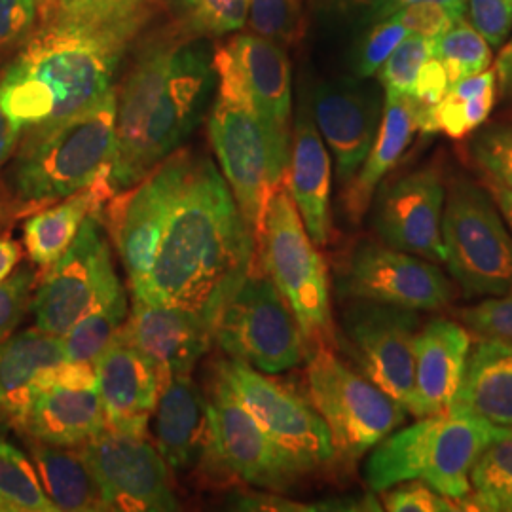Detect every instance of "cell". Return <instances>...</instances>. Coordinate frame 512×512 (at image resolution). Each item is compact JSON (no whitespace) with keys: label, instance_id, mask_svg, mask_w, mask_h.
<instances>
[{"label":"cell","instance_id":"cell-18","mask_svg":"<svg viewBox=\"0 0 512 512\" xmlns=\"http://www.w3.org/2000/svg\"><path fill=\"white\" fill-rule=\"evenodd\" d=\"M444 200L446 188L437 167L412 171L382 190L374 209V230L387 247L446 262Z\"/></svg>","mask_w":512,"mask_h":512},{"label":"cell","instance_id":"cell-24","mask_svg":"<svg viewBox=\"0 0 512 512\" xmlns=\"http://www.w3.org/2000/svg\"><path fill=\"white\" fill-rule=\"evenodd\" d=\"M311 241L325 247L332 238V165L308 105H302L291 133V156L283 177Z\"/></svg>","mask_w":512,"mask_h":512},{"label":"cell","instance_id":"cell-39","mask_svg":"<svg viewBox=\"0 0 512 512\" xmlns=\"http://www.w3.org/2000/svg\"><path fill=\"white\" fill-rule=\"evenodd\" d=\"M448 90H450V80L444 65L437 57L427 59L414 80L412 90L406 95L418 131L425 135L439 131L435 122V109L439 107L440 101L444 99Z\"/></svg>","mask_w":512,"mask_h":512},{"label":"cell","instance_id":"cell-38","mask_svg":"<svg viewBox=\"0 0 512 512\" xmlns=\"http://www.w3.org/2000/svg\"><path fill=\"white\" fill-rule=\"evenodd\" d=\"M247 19L255 35L279 46L294 44L302 35V10L298 0H251Z\"/></svg>","mask_w":512,"mask_h":512},{"label":"cell","instance_id":"cell-40","mask_svg":"<svg viewBox=\"0 0 512 512\" xmlns=\"http://www.w3.org/2000/svg\"><path fill=\"white\" fill-rule=\"evenodd\" d=\"M469 482L476 495L512 494V433L492 442L476 458Z\"/></svg>","mask_w":512,"mask_h":512},{"label":"cell","instance_id":"cell-25","mask_svg":"<svg viewBox=\"0 0 512 512\" xmlns=\"http://www.w3.org/2000/svg\"><path fill=\"white\" fill-rule=\"evenodd\" d=\"M471 334L452 319H433L416 336L414 385L416 418L437 416L450 410L463 380Z\"/></svg>","mask_w":512,"mask_h":512},{"label":"cell","instance_id":"cell-27","mask_svg":"<svg viewBox=\"0 0 512 512\" xmlns=\"http://www.w3.org/2000/svg\"><path fill=\"white\" fill-rule=\"evenodd\" d=\"M18 427L38 442L78 448L107 425L97 389L57 385L38 393Z\"/></svg>","mask_w":512,"mask_h":512},{"label":"cell","instance_id":"cell-21","mask_svg":"<svg viewBox=\"0 0 512 512\" xmlns=\"http://www.w3.org/2000/svg\"><path fill=\"white\" fill-rule=\"evenodd\" d=\"M158 450L173 473L203 469L217 478L209 401L190 374H177L160 385L154 410Z\"/></svg>","mask_w":512,"mask_h":512},{"label":"cell","instance_id":"cell-59","mask_svg":"<svg viewBox=\"0 0 512 512\" xmlns=\"http://www.w3.org/2000/svg\"><path fill=\"white\" fill-rule=\"evenodd\" d=\"M0 512H8V507L2 501H0Z\"/></svg>","mask_w":512,"mask_h":512},{"label":"cell","instance_id":"cell-58","mask_svg":"<svg viewBox=\"0 0 512 512\" xmlns=\"http://www.w3.org/2000/svg\"><path fill=\"white\" fill-rule=\"evenodd\" d=\"M6 435V421H4V414L0 412V440H4Z\"/></svg>","mask_w":512,"mask_h":512},{"label":"cell","instance_id":"cell-7","mask_svg":"<svg viewBox=\"0 0 512 512\" xmlns=\"http://www.w3.org/2000/svg\"><path fill=\"white\" fill-rule=\"evenodd\" d=\"M306 380L310 403L329 427L336 458H363L406 420L403 404L346 365L329 346L310 349Z\"/></svg>","mask_w":512,"mask_h":512},{"label":"cell","instance_id":"cell-2","mask_svg":"<svg viewBox=\"0 0 512 512\" xmlns=\"http://www.w3.org/2000/svg\"><path fill=\"white\" fill-rule=\"evenodd\" d=\"M143 21L54 19L2 74V107L25 135L54 128L92 109L114 90V73Z\"/></svg>","mask_w":512,"mask_h":512},{"label":"cell","instance_id":"cell-16","mask_svg":"<svg viewBox=\"0 0 512 512\" xmlns=\"http://www.w3.org/2000/svg\"><path fill=\"white\" fill-rule=\"evenodd\" d=\"M215 82L213 52L205 42L177 46L171 57L164 90L148 118L143 135L137 158L139 181L179 150L184 139L198 128Z\"/></svg>","mask_w":512,"mask_h":512},{"label":"cell","instance_id":"cell-12","mask_svg":"<svg viewBox=\"0 0 512 512\" xmlns=\"http://www.w3.org/2000/svg\"><path fill=\"white\" fill-rule=\"evenodd\" d=\"M194 158L190 150H175L107 205L110 234L126 268L131 291L150 272L167 222L183 196Z\"/></svg>","mask_w":512,"mask_h":512},{"label":"cell","instance_id":"cell-4","mask_svg":"<svg viewBox=\"0 0 512 512\" xmlns=\"http://www.w3.org/2000/svg\"><path fill=\"white\" fill-rule=\"evenodd\" d=\"M219 80L209 114V139L249 228L258 234L268 198L283 183L291 145L279 141L256 110L255 101L226 46L213 52Z\"/></svg>","mask_w":512,"mask_h":512},{"label":"cell","instance_id":"cell-22","mask_svg":"<svg viewBox=\"0 0 512 512\" xmlns=\"http://www.w3.org/2000/svg\"><path fill=\"white\" fill-rule=\"evenodd\" d=\"M177 44L160 42L148 48L116 92V148L110 164V184L116 194L139 183L137 158L148 118L164 90Z\"/></svg>","mask_w":512,"mask_h":512},{"label":"cell","instance_id":"cell-55","mask_svg":"<svg viewBox=\"0 0 512 512\" xmlns=\"http://www.w3.org/2000/svg\"><path fill=\"white\" fill-rule=\"evenodd\" d=\"M410 2H416V0H387V4H385L384 8L372 18L370 23H374V21H382V19H387L391 14H395L397 10H401L403 6L406 4H410ZM440 4H444L450 12H454L458 18H463V14H465V6H467V0H437Z\"/></svg>","mask_w":512,"mask_h":512},{"label":"cell","instance_id":"cell-30","mask_svg":"<svg viewBox=\"0 0 512 512\" xmlns=\"http://www.w3.org/2000/svg\"><path fill=\"white\" fill-rule=\"evenodd\" d=\"M67 361L63 338L27 329L0 342V412L18 425L38 393L40 376Z\"/></svg>","mask_w":512,"mask_h":512},{"label":"cell","instance_id":"cell-19","mask_svg":"<svg viewBox=\"0 0 512 512\" xmlns=\"http://www.w3.org/2000/svg\"><path fill=\"white\" fill-rule=\"evenodd\" d=\"M382 112L380 92L357 76L327 80L313 90V120L334 156L342 188L355 177L374 145Z\"/></svg>","mask_w":512,"mask_h":512},{"label":"cell","instance_id":"cell-3","mask_svg":"<svg viewBox=\"0 0 512 512\" xmlns=\"http://www.w3.org/2000/svg\"><path fill=\"white\" fill-rule=\"evenodd\" d=\"M512 433L492 421L459 410L395 429L372 448L366 459V486L385 492L401 482L421 480L450 499L471 494L469 473L476 458L495 440Z\"/></svg>","mask_w":512,"mask_h":512},{"label":"cell","instance_id":"cell-45","mask_svg":"<svg viewBox=\"0 0 512 512\" xmlns=\"http://www.w3.org/2000/svg\"><path fill=\"white\" fill-rule=\"evenodd\" d=\"M251 0H183L190 21L209 35H226L245 27Z\"/></svg>","mask_w":512,"mask_h":512},{"label":"cell","instance_id":"cell-8","mask_svg":"<svg viewBox=\"0 0 512 512\" xmlns=\"http://www.w3.org/2000/svg\"><path fill=\"white\" fill-rule=\"evenodd\" d=\"M442 239L450 274L467 298L512 296V234L486 188L463 179L450 186Z\"/></svg>","mask_w":512,"mask_h":512},{"label":"cell","instance_id":"cell-37","mask_svg":"<svg viewBox=\"0 0 512 512\" xmlns=\"http://www.w3.org/2000/svg\"><path fill=\"white\" fill-rule=\"evenodd\" d=\"M433 42L420 35L404 38L376 73L384 95L406 97L410 93L423 63L433 57Z\"/></svg>","mask_w":512,"mask_h":512},{"label":"cell","instance_id":"cell-5","mask_svg":"<svg viewBox=\"0 0 512 512\" xmlns=\"http://www.w3.org/2000/svg\"><path fill=\"white\" fill-rule=\"evenodd\" d=\"M116 148V90L54 128L25 135L12 167L18 215L61 202L110 169Z\"/></svg>","mask_w":512,"mask_h":512},{"label":"cell","instance_id":"cell-56","mask_svg":"<svg viewBox=\"0 0 512 512\" xmlns=\"http://www.w3.org/2000/svg\"><path fill=\"white\" fill-rule=\"evenodd\" d=\"M334 2L342 12L361 14L368 23L387 4V0H334Z\"/></svg>","mask_w":512,"mask_h":512},{"label":"cell","instance_id":"cell-29","mask_svg":"<svg viewBox=\"0 0 512 512\" xmlns=\"http://www.w3.org/2000/svg\"><path fill=\"white\" fill-rule=\"evenodd\" d=\"M109 175L110 169H107L84 190L29 215L23 226V239L27 255L35 266L42 270L54 266L71 247L84 220L105 211L116 196Z\"/></svg>","mask_w":512,"mask_h":512},{"label":"cell","instance_id":"cell-26","mask_svg":"<svg viewBox=\"0 0 512 512\" xmlns=\"http://www.w3.org/2000/svg\"><path fill=\"white\" fill-rule=\"evenodd\" d=\"M226 50L232 55L266 126L279 141L291 145L293 86L287 52L255 33L230 40Z\"/></svg>","mask_w":512,"mask_h":512},{"label":"cell","instance_id":"cell-31","mask_svg":"<svg viewBox=\"0 0 512 512\" xmlns=\"http://www.w3.org/2000/svg\"><path fill=\"white\" fill-rule=\"evenodd\" d=\"M418 131L406 97L384 95V112L378 135L355 177L344 186V209L351 222L365 217L385 175L399 164Z\"/></svg>","mask_w":512,"mask_h":512},{"label":"cell","instance_id":"cell-10","mask_svg":"<svg viewBox=\"0 0 512 512\" xmlns=\"http://www.w3.org/2000/svg\"><path fill=\"white\" fill-rule=\"evenodd\" d=\"M336 344L349 361L389 397L416 416L414 346L418 311L372 300H346Z\"/></svg>","mask_w":512,"mask_h":512},{"label":"cell","instance_id":"cell-1","mask_svg":"<svg viewBox=\"0 0 512 512\" xmlns=\"http://www.w3.org/2000/svg\"><path fill=\"white\" fill-rule=\"evenodd\" d=\"M255 256V232L230 186L215 164L200 156L194 158L150 272L131 296L196 311L215 329Z\"/></svg>","mask_w":512,"mask_h":512},{"label":"cell","instance_id":"cell-49","mask_svg":"<svg viewBox=\"0 0 512 512\" xmlns=\"http://www.w3.org/2000/svg\"><path fill=\"white\" fill-rule=\"evenodd\" d=\"M469 23L494 48L503 46L512 29V0H467Z\"/></svg>","mask_w":512,"mask_h":512},{"label":"cell","instance_id":"cell-14","mask_svg":"<svg viewBox=\"0 0 512 512\" xmlns=\"http://www.w3.org/2000/svg\"><path fill=\"white\" fill-rule=\"evenodd\" d=\"M342 300H372L406 310L435 311L450 304L454 289L439 268L376 241H359L338 268Z\"/></svg>","mask_w":512,"mask_h":512},{"label":"cell","instance_id":"cell-41","mask_svg":"<svg viewBox=\"0 0 512 512\" xmlns=\"http://www.w3.org/2000/svg\"><path fill=\"white\" fill-rule=\"evenodd\" d=\"M408 29L395 18L374 21L372 29L366 33L359 48L353 55V71L357 78H370L378 73L387 57L408 37Z\"/></svg>","mask_w":512,"mask_h":512},{"label":"cell","instance_id":"cell-36","mask_svg":"<svg viewBox=\"0 0 512 512\" xmlns=\"http://www.w3.org/2000/svg\"><path fill=\"white\" fill-rule=\"evenodd\" d=\"M433 57L444 65L450 86L492 67V46L465 18L433 42Z\"/></svg>","mask_w":512,"mask_h":512},{"label":"cell","instance_id":"cell-32","mask_svg":"<svg viewBox=\"0 0 512 512\" xmlns=\"http://www.w3.org/2000/svg\"><path fill=\"white\" fill-rule=\"evenodd\" d=\"M31 456L44 492L57 511L105 512L109 505L80 448L31 439Z\"/></svg>","mask_w":512,"mask_h":512},{"label":"cell","instance_id":"cell-33","mask_svg":"<svg viewBox=\"0 0 512 512\" xmlns=\"http://www.w3.org/2000/svg\"><path fill=\"white\" fill-rule=\"evenodd\" d=\"M495 69L471 74L450 86L435 109L437 129L452 139H463L480 128L495 105Z\"/></svg>","mask_w":512,"mask_h":512},{"label":"cell","instance_id":"cell-34","mask_svg":"<svg viewBox=\"0 0 512 512\" xmlns=\"http://www.w3.org/2000/svg\"><path fill=\"white\" fill-rule=\"evenodd\" d=\"M128 315L129 300L126 289L110 298L109 302L86 313L61 336L67 361L93 365L118 336Z\"/></svg>","mask_w":512,"mask_h":512},{"label":"cell","instance_id":"cell-35","mask_svg":"<svg viewBox=\"0 0 512 512\" xmlns=\"http://www.w3.org/2000/svg\"><path fill=\"white\" fill-rule=\"evenodd\" d=\"M0 501L8 512H57L35 463L4 440H0Z\"/></svg>","mask_w":512,"mask_h":512},{"label":"cell","instance_id":"cell-54","mask_svg":"<svg viewBox=\"0 0 512 512\" xmlns=\"http://www.w3.org/2000/svg\"><path fill=\"white\" fill-rule=\"evenodd\" d=\"M482 184H484V188L488 190V194L492 196V200H494L495 205H497V209H499V213H501V217L503 220L507 222V226H509V230H511L512 234V192L511 190H507L505 186H501L499 183H495L494 179H490V177H482Z\"/></svg>","mask_w":512,"mask_h":512},{"label":"cell","instance_id":"cell-42","mask_svg":"<svg viewBox=\"0 0 512 512\" xmlns=\"http://www.w3.org/2000/svg\"><path fill=\"white\" fill-rule=\"evenodd\" d=\"M471 156L486 177L512 192V126H492L478 133Z\"/></svg>","mask_w":512,"mask_h":512},{"label":"cell","instance_id":"cell-28","mask_svg":"<svg viewBox=\"0 0 512 512\" xmlns=\"http://www.w3.org/2000/svg\"><path fill=\"white\" fill-rule=\"evenodd\" d=\"M450 410L512 427V340L478 338Z\"/></svg>","mask_w":512,"mask_h":512},{"label":"cell","instance_id":"cell-13","mask_svg":"<svg viewBox=\"0 0 512 512\" xmlns=\"http://www.w3.org/2000/svg\"><path fill=\"white\" fill-rule=\"evenodd\" d=\"M217 372L264 433L304 473L325 467L336 459L327 423L313 404L296 395L293 389L238 359L222 361Z\"/></svg>","mask_w":512,"mask_h":512},{"label":"cell","instance_id":"cell-20","mask_svg":"<svg viewBox=\"0 0 512 512\" xmlns=\"http://www.w3.org/2000/svg\"><path fill=\"white\" fill-rule=\"evenodd\" d=\"M118 334L154 366L160 385L171 376L190 374L215 342L213 325L200 313L133 296Z\"/></svg>","mask_w":512,"mask_h":512},{"label":"cell","instance_id":"cell-52","mask_svg":"<svg viewBox=\"0 0 512 512\" xmlns=\"http://www.w3.org/2000/svg\"><path fill=\"white\" fill-rule=\"evenodd\" d=\"M21 133V128L8 116V112L0 103V167L8 162V158L18 147Z\"/></svg>","mask_w":512,"mask_h":512},{"label":"cell","instance_id":"cell-47","mask_svg":"<svg viewBox=\"0 0 512 512\" xmlns=\"http://www.w3.org/2000/svg\"><path fill=\"white\" fill-rule=\"evenodd\" d=\"M389 18H395L399 23H403L410 35H420L429 40L442 37L458 19H461L437 0L410 2Z\"/></svg>","mask_w":512,"mask_h":512},{"label":"cell","instance_id":"cell-9","mask_svg":"<svg viewBox=\"0 0 512 512\" xmlns=\"http://www.w3.org/2000/svg\"><path fill=\"white\" fill-rule=\"evenodd\" d=\"M215 342L232 359L268 376L300 365L310 351L291 306L258 253L249 274L220 313Z\"/></svg>","mask_w":512,"mask_h":512},{"label":"cell","instance_id":"cell-15","mask_svg":"<svg viewBox=\"0 0 512 512\" xmlns=\"http://www.w3.org/2000/svg\"><path fill=\"white\" fill-rule=\"evenodd\" d=\"M78 448L101 486L109 511H179L171 469L145 437L105 427Z\"/></svg>","mask_w":512,"mask_h":512},{"label":"cell","instance_id":"cell-50","mask_svg":"<svg viewBox=\"0 0 512 512\" xmlns=\"http://www.w3.org/2000/svg\"><path fill=\"white\" fill-rule=\"evenodd\" d=\"M37 0H0V48L29 35L37 21Z\"/></svg>","mask_w":512,"mask_h":512},{"label":"cell","instance_id":"cell-44","mask_svg":"<svg viewBox=\"0 0 512 512\" xmlns=\"http://www.w3.org/2000/svg\"><path fill=\"white\" fill-rule=\"evenodd\" d=\"M145 16V0H57L54 19L76 23H112Z\"/></svg>","mask_w":512,"mask_h":512},{"label":"cell","instance_id":"cell-23","mask_svg":"<svg viewBox=\"0 0 512 512\" xmlns=\"http://www.w3.org/2000/svg\"><path fill=\"white\" fill-rule=\"evenodd\" d=\"M93 366L107 429L147 437L148 421L160 395V378L154 366L120 334Z\"/></svg>","mask_w":512,"mask_h":512},{"label":"cell","instance_id":"cell-51","mask_svg":"<svg viewBox=\"0 0 512 512\" xmlns=\"http://www.w3.org/2000/svg\"><path fill=\"white\" fill-rule=\"evenodd\" d=\"M459 511L512 512V494L465 495L458 499Z\"/></svg>","mask_w":512,"mask_h":512},{"label":"cell","instance_id":"cell-11","mask_svg":"<svg viewBox=\"0 0 512 512\" xmlns=\"http://www.w3.org/2000/svg\"><path fill=\"white\" fill-rule=\"evenodd\" d=\"M124 291L118 279L103 213L84 220L63 256L46 270L31 300L40 330L63 336L86 313Z\"/></svg>","mask_w":512,"mask_h":512},{"label":"cell","instance_id":"cell-48","mask_svg":"<svg viewBox=\"0 0 512 512\" xmlns=\"http://www.w3.org/2000/svg\"><path fill=\"white\" fill-rule=\"evenodd\" d=\"M463 327L473 330L478 336H494L512 340V296L488 298L473 308L458 311Z\"/></svg>","mask_w":512,"mask_h":512},{"label":"cell","instance_id":"cell-43","mask_svg":"<svg viewBox=\"0 0 512 512\" xmlns=\"http://www.w3.org/2000/svg\"><path fill=\"white\" fill-rule=\"evenodd\" d=\"M37 272L31 264L19 266L0 281V342L18 329L21 319L31 308Z\"/></svg>","mask_w":512,"mask_h":512},{"label":"cell","instance_id":"cell-46","mask_svg":"<svg viewBox=\"0 0 512 512\" xmlns=\"http://www.w3.org/2000/svg\"><path fill=\"white\" fill-rule=\"evenodd\" d=\"M384 495V509L389 512H456L458 501L439 494L421 480L401 482Z\"/></svg>","mask_w":512,"mask_h":512},{"label":"cell","instance_id":"cell-17","mask_svg":"<svg viewBox=\"0 0 512 512\" xmlns=\"http://www.w3.org/2000/svg\"><path fill=\"white\" fill-rule=\"evenodd\" d=\"M209 418L217 478L232 476L255 488L281 492L304 475L220 378L209 401Z\"/></svg>","mask_w":512,"mask_h":512},{"label":"cell","instance_id":"cell-6","mask_svg":"<svg viewBox=\"0 0 512 512\" xmlns=\"http://www.w3.org/2000/svg\"><path fill=\"white\" fill-rule=\"evenodd\" d=\"M256 253L291 306L308 349L332 348L336 327L330 310L327 266L285 183L275 188L264 207L256 234Z\"/></svg>","mask_w":512,"mask_h":512},{"label":"cell","instance_id":"cell-53","mask_svg":"<svg viewBox=\"0 0 512 512\" xmlns=\"http://www.w3.org/2000/svg\"><path fill=\"white\" fill-rule=\"evenodd\" d=\"M499 92L505 99H512V40L501 48L494 65Z\"/></svg>","mask_w":512,"mask_h":512},{"label":"cell","instance_id":"cell-57","mask_svg":"<svg viewBox=\"0 0 512 512\" xmlns=\"http://www.w3.org/2000/svg\"><path fill=\"white\" fill-rule=\"evenodd\" d=\"M21 260V247L12 239L0 238V281L18 268Z\"/></svg>","mask_w":512,"mask_h":512}]
</instances>
